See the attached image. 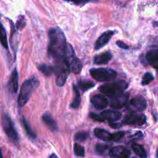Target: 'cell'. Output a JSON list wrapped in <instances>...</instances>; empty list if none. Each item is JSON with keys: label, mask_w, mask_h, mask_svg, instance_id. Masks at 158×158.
<instances>
[{"label": "cell", "mask_w": 158, "mask_h": 158, "mask_svg": "<svg viewBox=\"0 0 158 158\" xmlns=\"http://www.w3.org/2000/svg\"><path fill=\"white\" fill-rule=\"evenodd\" d=\"M95 84L90 81V80H80L78 82V86L80 88V89H81L83 91H86L94 86Z\"/></svg>", "instance_id": "23"}, {"label": "cell", "mask_w": 158, "mask_h": 158, "mask_svg": "<svg viewBox=\"0 0 158 158\" xmlns=\"http://www.w3.org/2000/svg\"><path fill=\"white\" fill-rule=\"evenodd\" d=\"M42 120L51 131H56L57 130V123L49 112H46L43 114Z\"/></svg>", "instance_id": "16"}, {"label": "cell", "mask_w": 158, "mask_h": 158, "mask_svg": "<svg viewBox=\"0 0 158 158\" xmlns=\"http://www.w3.org/2000/svg\"><path fill=\"white\" fill-rule=\"evenodd\" d=\"M38 68L41 71V72H42L44 75L47 77L52 75L55 72L54 67L51 65L41 64L38 66Z\"/></svg>", "instance_id": "21"}, {"label": "cell", "mask_w": 158, "mask_h": 158, "mask_svg": "<svg viewBox=\"0 0 158 158\" xmlns=\"http://www.w3.org/2000/svg\"><path fill=\"white\" fill-rule=\"evenodd\" d=\"M131 148L135 152V153L141 158H146L147 157V154L144 149L139 144L137 143H133Z\"/></svg>", "instance_id": "25"}, {"label": "cell", "mask_w": 158, "mask_h": 158, "mask_svg": "<svg viewBox=\"0 0 158 158\" xmlns=\"http://www.w3.org/2000/svg\"><path fill=\"white\" fill-rule=\"evenodd\" d=\"M114 31L112 30H108L104 32L95 42L94 46V49L98 50L104 47L106 44H107L110 41L112 36L114 35Z\"/></svg>", "instance_id": "12"}, {"label": "cell", "mask_w": 158, "mask_h": 158, "mask_svg": "<svg viewBox=\"0 0 158 158\" xmlns=\"http://www.w3.org/2000/svg\"><path fill=\"white\" fill-rule=\"evenodd\" d=\"M67 1L73 2L75 4H83V3H85V2H89L90 1H93V0H67Z\"/></svg>", "instance_id": "35"}, {"label": "cell", "mask_w": 158, "mask_h": 158, "mask_svg": "<svg viewBox=\"0 0 158 158\" xmlns=\"http://www.w3.org/2000/svg\"><path fill=\"white\" fill-rule=\"evenodd\" d=\"M0 43L5 49H8V43H7L6 31L1 21H0Z\"/></svg>", "instance_id": "24"}, {"label": "cell", "mask_w": 158, "mask_h": 158, "mask_svg": "<svg viewBox=\"0 0 158 158\" xmlns=\"http://www.w3.org/2000/svg\"><path fill=\"white\" fill-rule=\"evenodd\" d=\"M49 158H58V157L56 156V154H52L49 156Z\"/></svg>", "instance_id": "36"}, {"label": "cell", "mask_w": 158, "mask_h": 158, "mask_svg": "<svg viewBox=\"0 0 158 158\" xmlns=\"http://www.w3.org/2000/svg\"><path fill=\"white\" fill-rule=\"evenodd\" d=\"M146 107L145 99L141 96H136L130 100L128 104V109L133 112H141Z\"/></svg>", "instance_id": "9"}, {"label": "cell", "mask_w": 158, "mask_h": 158, "mask_svg": "<svg viewBox=\"0 0 158 158\" xmlns=\"http://www.w3.org/2000/svg\"><path fill=\"white\" fill-rule=\"evenodd\" d=\"M21 122H22V124L23 127V128H24L27 135L28 136V137L32 139H36V134L31 130L28 122H27V120L23 117L22 118Z\"/></svg>", "instance_id": "22"}, {"label": "cell", "mask_w": 158, "mask_h": 158, "mask_svg": "<svg viewBox=\"0 0 158 158\" xmlns=\"http://www.w3.org/2000/svg\"><path fill=\"white\" fill-rule=\"evenodd\" d=\"M146 59L151 66L158 70V48L149 50L146 53Z\"/></svg>", "instance_id": "15"}, {"label": "cell", "mask_w": 158, "mask_h": 158, "mask_svg": "<svg viewBox=\"0 0 158 158\" xmlns=\"http://www.w3.org/2000/svg\"><path fill=\"white\" fill-rule=\"evenodd\" d=\"M91 103L97 109H103L108 105L107 98L102 94H95L91 98Z\"/></svg>", "instance_id": "13"}, {"label": "cell", "mask_w": 158, "mask_h": 158, "mask_svg": "<svg viewBox=\"0 0 158 158\" xmlns=\"http://www.w3.org/2000/svg\"><path fill=\"white\" fill-rule=\"evenodd\" d=\"M112 54L109 51L101 53L94 56V63L98 65L106 64L110 61V60L112 59Z\"/></svg>", "instance_id": "18"}, {"label": "cell", "mask_w": 158, "mask_h": 158, "mask_svg": "<svg viewBox=\"0 0 158 158\" xmlns=\"http://www.w3.org/2000/svg\"><path fill=\"white\" fill-rule=\"evenodd\" d=\"M73 151L77 156L83 157L85 156V148L78 143L73 144Z\"/></svg>", "instance_id": "26"}, {"label": "cell", "mask_w": 158, "mask_h": 158, "mask_svg": "<svg viewBox=\"0 0 158 158\" xmlns=\"http://www.w3.org/2000/svg\"><path fill=\"white\" fill-rule=\"evenodd\" d=\"M109 126L114 129H117L119 128L122 127V124L119 123H115L114 122H109Z\"/></svg>", "instance_id": "34"}, {"label": "cell", "mask_w": 158, "mask_h": 158, "mask_svg": "<svg viewBox=\"0 0 158 158\" xmlns=\"http://www.w3.org/2000/svg\"><path fill=\"white\" fill-rule=\"evenodd\" d=\"M89 73L94 80L99 81H111L117 76V73L110 69L94 68L89 70Z\"/></svg>", "instance_id": "6"}, {"label": "cell", "mask_w": 158, "mask_h": 158, "mask_svg": "<svg viewBox=\"0 0 158 158\" xmlns=\"http://www.w3.org/2000/svg\"><path fill=\"white\" fill-rule=\"evenodd\" d=\"M89 116L91 119H93L95 121H97V122H102L104 120V119L102 117V116H99V115H98L94 112H90L89 114Z\"/></svg>", "instance_id": "32"}, {"label": "cell", "mask_w": 158, "mask_h": 158, "mask_svg": "<svg viewBox=\"0 0 158 158\" xmlns=\"http://www.w3.org/2000/svg\"><path fill=\"white\" fill-rule=\"evenodd\" d=\"M40 85L39 80L36 78H31L25 80L22 84L18 97V104L20 107L23 106L29 100L32 93Z\"/></svg>", "instance_id": "2"}, {"label": "cell", "mask_w": 158, "mask_h": 158, "mask_svg": "<svg viewBox=\"0 0 158 158\" xmlns=\"http://www.w3.org/2000/svg\"><path fill=\"white\" fill-rule=\"evenodd\" d=\"M0 158H3L2 155V152H1V149L0 148Z\"/></svg>", "instance_id": "37"}, {"label": "cell", "mask_w": 158, "mask_h": 158, "mask_svg": "<svg viewBox=\"0 0 158 158\" xmlns=\"http://www.w3.org/2000/svg\"><path fill=\"white\" fill-rule=\"evenodd\" d=\"M89 137V133L87 131H79L75 135L74 139L78 141H84Z\"/></svg>", "instance_id": "27"}, {"label": "cell", "mask_w": 158, "mask_h": 158, "mask_svg": "<svg viewBox=\"0 0 158 158\" xmlns=\"http://www.w3.org/2000/svg\"><path fill=\"white\" fill-rule=\"evenodd\" d=\"M116 44H117V45L118 47H120V48H122V49H128V48H129L128 45H127L125 43H124L123 42H122V41H117L116 42Z\"/></svg>", "instance_id": "33"}, {"label": "cell", "mask_w": 158, "mask_h": 158, "mask_svg": "<svg viewBox=\"0 0 158 158\" xmlns=\"http://www.w3.org/2000/svg\"><path fill=\"white\" fill-rule=\"evenodd\" d=\"M125 134V133L124 131H118V132L112 133L111 136V141H117L120 139L122 138H123Z\"/></svg>", "instance_id": "30"}, {"label": "cell", "mask_w": 158, "mask_h": 158, "mask_svg": "<svg viewBox=\"0 0 158 158\" xmlns=\"http://www.w3.org/2000/svg\"><path fill=\"white\" fill-rule=\"evenodd\" d=\"M94 135L99 139L103 141H111L112 133H110L105 129L96 128L94 130Z\"/></svg>", "instance_id": "19"}, {"label": "cell", "mask_w": 158, "mask_h": 158, "mask_svg": "<svg viewBox=\"0 0 158 158\" xmlns=\"http://www.w3.org/2000/svg\"><path fill=\"white\" fill-rule=\"evenodd\" d=\"M109 149V146L107 144H97L95 146V150L96 152L99 154H104L106 151Z\"/></svg>", "instance_id": "28"}, {"label": "cell", "mask_w": 158, "mask_h": 158, "mask_svg": "<svg viewBox=\"0 0 158 158\" xmlns=\"http://www.w3.org/2000/svg\"><path fill=\"white\" fill-rule=\"evenodd\" d=\"M54 70L56 75V84L59 86H62L70 72V67L64 57L54 59Z\"/></svg>", "instance_id": "3"}, {"label": "cell", "mask_w": 158, "mask_h": 158, "mask_svg": "<svg viewBox=\"0 0 158 158\" xmlns=\"http://www.w3.org/2000/svg\"><path fill=\"white\" fill-rule=\"evenodd\" d=\"M19 86V73L16 68L12 71L8 83V88L9 91L13 93L16 94Z\"/></svg>", "instance_id": "14"}, {"label": "cell", "mask_w": 158, "mask_h": 158, "mask_svg": "<svg viewBox=\"0 0 158 158\" xmlns=\"http://www.w3.org/2000/svg\"><path fill=\"white\" fill-rule=\"evenodd\" d=\"M64 57L70 67V71L75 73H79L81 72L83 65L76 56L73 47L69 43L67 44Z\"/></svg>", "instance_id": "5"}, {"label": "cell", "mask_w": 158, "mask_h": 158, "mask_svg": "<svg viewBox=\"0 0 158 158\" xmlns=\"http://www.w3.org/2000/svg\"><path fill=\"white\" fill-rule=\"evenodd\" d=\"M101 116L104 120H107L109 122H114L121 118L122 114L118 111L106 110L101 113Z\"/></svg>", "instance_id": "17"}, {"label": "cell", "mask_w": 158, "mask_h": 158, "mask_svg": "<svg viewBox=\"0 0 158 158\" xmlns=\"http://www.w3.org/2000/svg\"><path fill=\"white\" fill-rule=\"evenodd\" d=\"M130 154V151L122 146L113 147L109 151V156L112 158H128Z\"/></svg>", "instance_id": "11"}, {"label": "cell", "mask_w": 158, "mask_h": 158, "mask_svg": "<svg viewBox=\"0 0 158 158\" xmlns=\"http://www.w3.org/2000/svg\"><path fill=\"white\" fill-rule=\"evenodd\" d=\"M157 158H158V149H157Z\"/></svg>", "instance_id": "38"}, {"label": "cell", "mask_w": 158, "mask_h": 158, "mask_svg": "<svg viewBox=\"0 0 158 158\" xmlns=\"http://www.w3.org/2000/svg\"><path fill=\"white\" fill-rule=\"evenodd\" d=\"M146 117L143 114L131 113L125 115L122 123L125 125H142L145 123Z\"/></svg>", "instance_id": "8"}, {"label": "cell", "mask_w": 158, "mask_h": 158, "mask_svg": "<svg viewBox=\"0 0 158 158\" xmlns=\"http://www.w3.org/2000/svg\"><path fill=\"white\" fill-rule=\"evenodd\" d=\"M127 87L128 83L126 81L120 80L113 83L104 84L101 85L98 89L105 95L111 98L122 93Z\"/></svg>", "instance_id": "4"}, {"label": "cell", "mask_w": 158, "mask_h": 158, "mask_svg": "<svg viewBox=\"0 0 158 158\" xmlns=\"http://www.w3.org/2000/svg\"><path fill=\"white\" fill-rule=\"evenodd\" d=\"M154 80L153 75L150 72H146L143 77L141 84L143 85H146L150 83Z\"/></svg>", "instance_id": "29"}, {"label": "cell", "mask_w": 158, "mask_h": 158, "mask_svg": "<svg viewBox=\"0 0 158 158\" xmlns=\"http://www.w3.org/2000/svg\"><path fill=\"white\" fill-rule=\"evenodd\" d=\"M2 125L4 131L12 142H17L19 136L15 128L13 122L9 115L4 114L2 117Z\"/></svg>", "instance_id": "7"}, {"label": "cell", "mask_w": 158, "mask_h": 158, "mask_svg": "<svg viewBox=\"0 0 158 158\" xmlns=\"http://www.w3.org/2000/svg\"><path fill=\"white\" fill-rule=\"evenodd\" d=\"M16 27L18 29L23 28L25 25V19L23 15H20L18 17V20L17 21Z\"/></svg>", "instance_id": "31"}, {"label": "cell", "mask_w": 158, "mask_h": 158, "mask_svg": "<svg viewBox=\"0 0 158 158\" xmlns=\"http://www.w3.org/2000/svg\"><path fill=\"white\" fill-rule=\"evenodd\" d=\"M128 98L129 94L128 93H120L113 97H111L109 105L112 108L114 109H119L127 104Z\"/></svg>", "instance_id": "10"}, {"label": "cell", "mask_w": 158, "mask_h": 158, "mask_svg": "<svg viewBox=\"0 0 158 158\" xmlns=\"http://www.w3.org/2000/svg\"><path fill=\"white\" fill-rule=\"evenodd\" d=\"M73 99L71 104H70V107L72 109H77L81 103V97L80 93L78 90L77 86L75 85H73Z\"/></svg>", "instance_id": "20"}, {"label": "cell", "mask_w": 158, "mask_h": 158, "mask_svg": "<svg viewBox=\"0 0 158 158\" xmlns=\"http://www.w3.org/2000/svg\"><path fill=\"white\" fill-rule=\"evenodd\" d=\"M49 38L48 55L54 60L64 57L67 43L62 31L59 28H52L49 31Z\"/></svg>", "instance_id": "1"}]
</instances>
